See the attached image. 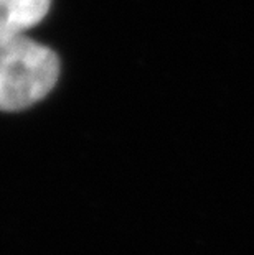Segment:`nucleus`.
Listing matches in <instances>:
<instances>
[{"label": "nucleus", "mask_w": 254, "mask_h": 255, "mask_svg": "<svg viewBox=\"0 0 254 255\" xmlns=\"http://www.w3.org/2000/svg\"><path fill=\"white\" fill-rule=\"evenodd\" d=\"M51 0H0V43L25 36L46 17Z\"/></svg>", "instance_id": "f03ea898"}, {"label": "nucleus", "mask_w": 254, "mask_h": 255, "mask_svg": "<svg viewBox=\"0 0 254 255\" xmlns=\"http://www.w3.org/2000/svg\"><path fill=\"white\" fill-rule=\"evenodd\" d=\"M59 61L55 51L28 36L0 43V111H21L55 88Z\"/></svg>", "instance_id": "f257e3e1"}]
</instances>
